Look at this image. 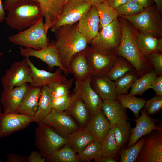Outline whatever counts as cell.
<instances>
[{
	"instance_id": "681fc988",
	"label": "cell",
	"mask_w": 162,
	"mask_h": 162,
	"mask_svg": "<svg viewBox=\"0 0 162 162\" xmlns=\"http://www.w3.org/2000/svg\"><path fill=\"white\" fill-rule=\"evenodd\" d=\"M144 8L151 5L150 0H131Z\"/></svg>"
},
{
	"instance_id": "ba28073f",
	"label": "cell",
	"mask_w": 162,
	"mask_h": 162,
	"mask_svg": "<svg viewBox=\"0 0 162 162\" xmlns=\"http://www.w3.org/2000/svg\"><path fill=\"white\" fill-rule=\"evenodd\" d=\"M28 58L12 64L2 78L3 88H12L32 82L31 71L28 62Z\"/></svg>"
},
{
	"instance_id": "680465c9",
	"label": "cell",
	"mask_w": 162,
	"mask_h": 162,
	"mask_svg": "<svg viewBox=\"0 0 162 162\" xmlns=\"http://www.w3.org/2000/svg\"><path fill=\"white\" fill-rule=\"evenodd\" d=\"M68 0H66L65 3L68 1Z\"/></svg>"
},
{
	"instance_id": "7dc6e473",
	"label": "cell",
	"mask_w": 162,
	"mask_h": 162,
	"mask_svg": "<svg viewBox=\"0 0 162 162\" xmlns=\"http://www.w3.org/2000/svg\"><path fill=\"white\" fill-rule=\"evenodd\" d=\"M25 0H5L3 5L4 9L8 11L17 3ZM32 0L37 2L36 0Z\"/></svg>"
},
{
	"instance_id": "30bf717a",
	"label": "cell",
	"mask_w": 162,
	"mask_h": 162,
	"mask_svg": "<svg viewBox=\"0 0 162 162\" xmlns=\"http://www.w3.org/2000/svg\"><path fill=\"white\" fill-rule=\"evenodd\" d=\"M145 142L136 162H162V129H155L144 136Z\"/></svg>"
},
{
	"instance_id": "b9f144b4",
	"label": "cell",
	"mask_w": 162,
	"mask_h": 162,
	"mask_svg": "<svg viewBox=\"0 0 162 162\" xmlns=\"http://www.w3.org/2000/svg\"><path fill=\"white\" fill-rule=\"evenodd\" d=\"M144 107L148 116L156 114L162 109V96H155L150 99L146 100Z\"/></svg>"
},
{
	"instance_id": "bcb514c9",
	"label": "cell",
	"mask_w": 162,
	"mask_h": 162,
	"mask_svg": "<svg viewBox=\"0 0 162 162\" xmlns=\"http://www.w3.org/2000/svg\"><path fill=\"white\" fill-rule=\"evenodd\" d=\"M29 162H44L45 158L44 157L40 152L37 151L32 152L28 157Z\"/></svg>"
},
{
	"instance_id": "5bb4252c",
	"label": "cell",
	"mask_w": 162,
	"mask_h": 162,
	"mask_svg": "<svg viewBox=\"0 0 162 162\" xmlns=\"http://www.w3.org/2000/svg\"><path fill=\"white\" fill-rule=\"evenodd\" d=\"M90 79L91 77L82 82L76 80L73 91L83 101L91 117L101 110L103 101L91 86Z\"/></svg>"
},
{
	"instance_id": "9a60e30c",
	"label": "cell",
	"mask_w": 162,
	"mask_h": 162,
	"mask_svg": "<svg viewBox=\"0 0 162 162\" xmlns=\"http://www.w3.org/2000/svg\"><path fill=\"white\" fill-rule=\"evenodd\" d=\"M141 115L135 119L131 120L136 122V125L132 129V133L128 144V148L135 144L142 136L148 134L155 129H162L161 126L157 124L158 119L151 118L144 108L140 110Z\"/></svg>"
},
{
	"instance_id": "f35d334b",
	"label": "cell",
	"mask_w": 162,
	"mask_h": 162,
	"mask_svg": "<svg viewBox=\"0 0 162 162\" xmlns=\"http://www.w3.org/2000/svg\"><path fill=\"white\" fill-rule=\"evenodd\" d=\"M135 69L131 64L125 58L118 56L108 76L115 81L119 77Z\"/></svg>"
},
{
	"instance_id": "7bdbcfd3",
	"label": "cell",
	"mask_w": 162,
	"mask_h": 162,
	"mask_svg": "<svg viewBox=\"0 0 162 162\" xmlns=\"http://www.w3.org/2000/svg\"><path fill=\"white\" fill-rule=\"evenodd\" d=\"M70 93L57 98L52 100V109L58 111H64L68 108L71 101Z\"/></svg>"
},
{
	"instance_id": "6da1fadb",
	"label": "cell",
	"mask_w": 162,
	"mask_h": 162,
	"mask_svg": "<svg viewBox=\"0 0 162 162\" xmlns=\"http://www.w3.org/2000/svg\"><path fill=\"white\" fill-rule=\"evenodd\" d=\"M78 23L63 25L54 32L53 44L63 67L67 69L73 57L87 46V40L79 31Z\"/></svg>"
},
{
	"instance_id": "83f0119b",
	"label": "cell",
	"mask_w": 162,
	"mask_h": 162,
	"mask_svg": "<svg viewBox=\"0 0 162 162\" xmlns=\"http://www.w3.org/2000/svg\"><path fill=\"white\" fill-rule=\"evenodd\" d=\"M52 101L48 86L42 87L37 110L34 116L38 123H42L44 118L52 110Z\"/></svg>"
},
{
	"instance_id": "8992f818",
	"label": "cell",
	"mask_w": 162,
	"mask_h": 162,
	"mask_svg": "<svg viewBox=\"0 0 162 162\" xmlns=\"http://www.w3.org/2000/svg\"><path fill=\"white\" fill-rule=\"evenodd\" d=\"M44 20L42 18L28 28L9 37V40L25 48L40 50L46 47L50 42Z\"/></svg>"
},
{
	"instance_id": "f546056e",
	"label": "cell",
	"mask_w": 162,
	"mask_h": 162,
	"mask_svg": "<svg viewBox=\"0 0 162 162\" xmlns=\"http://www.w3.org/2000/svg\"><path fill=\"white\" fill-rule=\"evenodd\" d=\"M113 126L115 137L120 151L128 144L131 136L132 128L129 120L119 121Z\"/></svg>"
},
{
	"instance_id": "11a10c76",
	"label": "cell",
	"mask_w": 162,
	"mask_h": 162,
	"mask_svg": "<svg viewBox=\"0 0 162 162\" xmlns=\"http://www.w3.org/2000/svg\"><path fill=\"white\" fill-rule=\"evenodd\" d=\"M156 4V7L161 13L162 10V0H154Z\"/></svg>"
},
{
	"instance_id": "f907efd6",
	"label": "cell",
	"mask_w": 162,
	"mask_h": 162,
	"mask_svg": "<svg viewBox=\"0 0 162 162\" xmlns=\"http://www.w3.org/2000/svg\"><path fill=\"white\" fill-rule=\"evenodd\" d=\"M2 0H0V23L2 22L5 19V12Z\"/></svg>"
},
{
	"instance_id": "ffe728a7",
	"label": "cell",
	"mask_w": 162,
	"mask_h": 162,
	"mask_svg": "<svg viewBox=\"0 0 162 162\" xmlns=\"http://www.w3.org/2000/svg\"><path fill=\"white\" fill-rule=\"evenodd\" d=\"M39 4L44 19L46 30L53 26L59 19L66 0H36Z\"/></svg>"
},
{
	"instance_id": "3957f363",
	"label": "cell",
	"mask_w": 162,
	"mask_h": 162,
	"mask_svg": "<svg viewBox=\"0 0 162 162\" xmlns=\"http://www.w3.org/2000/svg\"><path fill=\"white\" fill-rule=\"evenodd\" d=\"M8 11L5 19L6 24L10 28L19 32L28 28L44 18L39 4L32 0L20 2Z\"/></svg>"
},
{
	"instance_id": "9f6ffc18",
	"label": "cell",
	"mask_w": 162,
	"mask_h": 162,
	"mask_svg": "<svg viewBox=\"0 0 162 162\" xmlns=\"http://www.w3.org/2000/svg\"><path fill=\"white\" fill-rule=\"evenodd\" d=\"M3 53L2 52H0V58L3 55Z\"/></svg>"
},
{
	"instance_id": "836d02e7",
	"label": "cell",
	"mask_w": 162,
	"mask_h": 162,
	"mask_svg": "<svg viewBox=\"0 0 162 162\" xmlns=\"http://www.w3.org/2000/svg\"><path fill=\"white\" fill-rule=\"evenodd\" d=\"M157 76L154 69L147 73L134 82L131 87L129 94L141 96L145 91L150 89L152 81Z\"/></svg>"
},
{
	"instance_id": "1f68e13d",
	"label": "cell",
	"mask_w": 162,
	"mask_h": 162,
	"mask_svg": "<svg viewBox=\"0 0 162 162\" xmlns=\"http://www.w3.org/2000/svg\"><path fill=\"white\" fill-rule=\"evenodd\" d=\"M102 157L101 143L95 140L89 144L80 153L76 154L77 162H90L94 160V162Z\"/></svg>"
},
{
	"instance_id": "603a6c76",
	"label": "cell",
	"mask_w": 162,
	"mask_h": 162,
	"mask_svg": "<svg viewBox=\"0 0 162 162\" xmlns=\"http://www.w3.org/2000/svg\"><path fill=\"white\" fill-rule=\"evenodd\" d=\"M76 80L82 82L91 76L88 63L83 50L75 55L71 60L67 69Z\"/></svg>"
},
{
	"instance_id": "2e32d148",
	"label": "cell",
	"mask_w": 162,
	"mask_h": 162,
	"mask_svg": "<svg viewBox=\"0 0 162 162\" xmlns=\"http://www.w3.org/2000/svg\"><path fill=\"white\" fill-rule=\"evenodd\" d=\"M29 84H25L13 88H3L0 102L4 114L18 113V111Z\"/></svg>"
},
{
	"instance_id": "60d3db41",
	"label": "cell",
	"mask_w": 162,
	"mask_h": 162,
	"mask_svg": "<svg viewBox=\"0 0 162 162\" xmlns=\"http://www.w3.org/2000/svg\"><path fill=\"white\" fill-rule=\"evenodd\" d=\"M144 8L132 1L130 0L114 9L119 16H131L140 13Z\"/></svg>"
},
{
	"instance_id": "cb8c5ba5",
	"label": "cell",
	"mask_w": 162,
	"mask_h": 162,
	"mask_svg": "<svg viewBox=\"0 0 162 162\" xmlns=\"http://www.w3.org/2000/svg\"><path fill=\"white\" fill-rule=\"evenodd\" d=\"M65 111L73 117L80 127L84 128L90 118L88 110L80 96L72 94L70 104Z\"/></svg>"
},
{
	"instance_id": "4316f807",
	"label": "cell",
	"mask_w": 162,
	"mask_h": 162,
	"mask_svg": "<svg viewBox=\"0 0 162 162\" xmlns=\"http://www.w3.org/2000/svg\"><path fill=\"white\" fill-rule=\"evenodd\" d=\"M66 138L67 144L76 154L91 142L96 140L91 133L82 127L69 134Z\"/></svg>"
},
{
	"instance_id": "db71d44e",
	"label": "cell",
	"mask_w": 162,
	"mask_h": 162,
	"mask_svg": "<svg viewBox=\"0 0 162 162\" xmlns=\"http://www.w3.org/2000/svg\"><path fill=\"white\" fill-rule=\"evenodd\" d=\"M162 52V39L159 38L155 52L161 53Z\"/></svg>"
},
{
	"instance_id": "816d5d0a",
	"label": "cell",
	"mask_w": 162,
	"mask_h": 162,
	"mask_svg": "<svg viewBox=\"0 0 162 162\" xmlns=\"http://www.w3.org/2000/svg\"><path fill=\"white\" fill-rule=\"evenodd\" d=\"M117 161L115 158L105 157H102L98 160L96 162H116Z\"/></svg>"
},
{
	"instance_id": "c3c4849f",
	"label": "cell",
	"mask_w": 162,
	"mask_h": 162,
	"mask_svg": "<svg viewBox=\"0 0 162 162\" xmlns=\"http://www.w3.org/2000/svg\"><path fill=\"white\" fill-rule=\"evenodd\" d=\"M130 0H107L110 6L115 9L129 1Z\"/></svg>"
},
{
	"instance_id": "7402d4cb",
	"label": "cell",
	"mask_w": 162,
	"mask_h": 162,
	"mask_svg": "<svg viewBox=\"0 0 162 162\" xmlns=\"http://www.w3.org/2000/svg\"><path fill=\"white\" fill-rule=\"evenodd\" d=\"M90 85L103 101L116 98L118 95L115 82L108 76H91Z\"/></svg>"
},
{
	"instance_id": "484cf974",
	"label": "cell",
	"mask_w": 162,
	"mask_h": 162,
	"mask_svg": "<svg viewBox=\"0 0 162 162\" xmlns=\"http://www.w3.org/2000/svg\"><path fill=\"white\" fill-rule=\"evenodd\" d=\"M41 88L29 86L24 95L18 113L34 116L37 110Z\"/></svg>"
},
{
	"instance_id": "7c38bea8",
	"label": "cell",
	"mask_w": 162,
	"mask_h": 162,
	"mask_svg": "<svg viewBox=\"0 0 162 162\" xmlns=\"http://www.w3.org/2000/svg\"><path fill=\"white\" fill-rule=\"evenodd\" d=\"M42 123L66 138L69 134L80 127L65 111H58L53 109L44 118Z\"/></svg>"
},
{
	"instance_id": "9c48e42d",
	"label": "cell",
	"mask_w": 162,
	"mask_h": 162,
	"mask_svg": "<svg viewBox=\"0 0 162 162\" xmlns=\"http://www.w3.org/2000/svg\"><path fill=\"white\" fill-rule=\"evenodd\" d=\"M92 76H108L118 57L114 54H106L97 52L87 46L83 50Z\"/></svg>"
},
{
	"instance_id": "d4e9b609",
	"label": "cell",
	"mask_w": 162,
	"mask_h": 162,
	"mask_svg": "<svg viewBox=\"0 0 162 162\" xmlns=\"http://www.w3.org/2000/svg\"><path fill=\"white\" fill-rule=\"evenodd\" d=\"M101 110L112 125L119 121L130 120L126 113V109L116 98L103 101Z\"/></svg>"
},
{
	"instance_id": "ee69618b",
	"label": "cell",
	"mask_w": 162,
	"mask_h": 162,
	"mask_svg": "<svg viewBox=\"0 0 162 162\" xmlns=\"http://www.w3.org/2000/svg\"><path fill=\"white\" fill-rule=\"evenodd\" d=\"M147 59L153 66L157 76L162 75V54L154 52L148 56Z\"/></svg>"
},
{
	"instance_id": "5b68a950",
	"label": "cell",
	"mask_w": 162,
	"mask_h": 162,
	"mask_svg": "<svg viewBox=\"0 0 162 162\" xmlns=\"http://www.w3.org/2000/svg\"><path fill=\"white\" fill-rule=\"evenodd\" d=\"M122 37L121 26L117 18L99 31L90 43L91 47L101 53L115 55Z\"/></svg>"
},
{
	"instance_id": "8fae6325",
	"label": "cell",
	"mask_w": 162,
	"mask_h": 162,
	"mask_svg": "<svg viewBox=\"0 0 162 162\" xmlns=\"http://www.w3.org/2000/svg\"><path fill=\"white\" fill-rule=\"evenodd\" d=\"M91 6L85 0H68L65 4L59 19L50 28L51 31L54 32L61 26L76 23Z\"/></svg>"
},
{
	"instance_id": "4dcf8cb0",
	"label": "cell",
	"mask_w": 162,
	"mask_h": 162,
	"mask_svg": "<svg viewBox=\"0 0 162 162\" xmlns=\"http://www.w3.org/2000/svg\"><path fill=\"white\" fill-rule=\"evenodd\" d=\"M136 42L141 55L147 59L152 53L155 52L159 38L140 33L136 34Z\"/></svg>"
},
{
	"instance_id": "4fadbf2b",
	"label": "cell",
	"mask_w": 162,
	"mask_h": 162,
	"mask_svg": "<svg viewBox=\"0 0 162 162\" xmlns=\"http://www.w3.org/2000/svg\"><path fill=\"white\" fill-rule=\"evenodd\" d=\"M20 52V55L25 58L33 57L40 59L46 63L50 69L58 67L65 74H68L62 65L58 52L52 42L46 47L40 50L21 46Z\"/></svg>"
},
{
	"instance_id": "74e56055",
	"label": "cell",
	"mask_w": 162,
	"mask_h": 162,
	"mask_svg": "<svg viewBox=\"0 0 162 162\" xmlns=\"http://www.w3.org/2000/svg\"><path fill=\"white\" fill-rule=\"evenodd\" d=\"M75 78L52 82L48 86L52 100L70 93Z\"/></svg>"
},
{
	"instance_id": "ac0fdd59",
	"label": "cell",
	"mask_w": 162,
	"mask_h": 162,
	"mask_svg": "<svg viewBox=\"0 0 162 162\" xmlns=\"http://www.w3.org/2000/svg\"><path fill=\"white\" fill-rule=\"evenodd\" d=\"M33 121H36L34 116L18 113L1 114L0 136L20 129Z\"/></svg>"
},
{
	"instance_id": "ab89813d",
	"label": "cell",
	"mask_w": 162,
	"mask_h": 162,
	"mask_svg": "<svg viewBox=\"0 0 162 162\" xmlns=\"http://www.w3.org/2000/svg\"><path fill=\"white\" fill-rule=\"evenodd\" d=\"M135 144L127 149L120 151V162H135L139 154L145 141L144 136L142 137Z\"/></svg>"
},
{
	"instance_id": "277c9868",
	"label": "cell",
	"mask_w": 162,
	"mask_h": 162,
	"mask_svg": "<svg viewBox=\"0 0 162 162\" xmlns=\"http://www.w3.org/2000/svg\"><path fill=\"white\" fill-rule=\"evenodd\" d=\"M160 13L156 6L151 5L136 15L120 16L130 22L140 33L160 38L162 36V22Z\"/></svg>"
},
{
	"instance_id": "e0dca14e",
	"label": "cell",
	"mask_w": 162,
	"mask_h": 162,
	"mask_svg": "<svg viewBox=\"0 0 162 162\" xmlns=\"http://www.w3.org/2000/svg\"><path fill=\"white\" fill-rule=\"evenodd\" d=\"M100 20L96 7L91 6L78 23L80 32L88 44L97 35L99 32Z\"/></svg>"
},
{
	"instance_id": "d6a6232c",
	"label": "cell",
	"mask_w": 162,
	"mask_h": 162,
	"mask_svg": "<svg viewBox=\"0 0 162 162\" xmlns=\"http://www.w3.org/2000/svg\"><path fill=\"white\" fill-rule=\"evenodd\" d=\"M76 154L67 144L46 157V161L50 162H77Z\"/></svg>"
},
{
	"instance_id": "6f0895ef",
	"label": "cell",
	"mask_w": 162,
	"mask_h": 162,
	"mask_svg": "<svg viewBox=\"0 0 162 162\" xmlns=\"http://www.w3.org/2000/svg\"><path fill=\"white\" fill-rule=\"evenodd\" d=\"M1 107H0V116H1Z\"/></svg>"
},
{
	"instance_id": "f1b7e54d",
	"label": "cell",
	"mask_w": 162,
	"mask_h": 162,
	"mask_svg": "<svg viewBox=\"0 0 162 162\" xmlns=\"http://www.w3.org/2000/svg\"><path fill=\"white\" fill-rule=\"evenodd\" d=\"M116 98L124 108L130 109L136 118L139 117V112L144 107L146 99L127 93L118 94Z\"/></svg>"
},
{
	"instance_id": "e575fe53",
	"label": "cell",
	"mask_w": 162,
	"mask_h": 162,
	"mask_svg": "<svg viewBox=\"0 0 162 162\" xmlns=\"http://www.w3.org/2000/svg\"><path fill=\"white\" fill-rule=\"evenodd\" d=\"M95 7L100 20L99 30L117 18V14L107 1Z\"/></svg>"
},
{
	"instance_id": "7a4b0ae2",
	"label": "cell",
	"mask_w": 162,
	"mask_h": 162,
	"mask_svg": "<svg viewBox=\"0 0 162 162\" xmlns=\"http://www.w3.org/2000/svg\"><path fill=\"white\" fill-rule=\"evenodd\" d=\"M121 17L120 23L122 37L115 55L128 60L137 70L139 76H142L150 70L152 66L139 52L136 42V34L133 28L127 20Z\"/></svg>"
},
{
	"instance_id": "8d00e7d4",
	"label": "cell",
	"mask_w": 162,
	"mask_h": 162,
	"mask_svg": "<svg viewBox=\"0 0 162 162\" xmlns=\"http://www.w3.org/2000/svg\"><path fill=\"white\" fill-rule=\"evenodd\" d=\"M139 78L135 69L117 79L114 82L117 94L128 93L133 83Z\"/></svg>"
},
{
	"instance_id": "f6af8a7d",
	"label": "cell",
	"mask_w": 162,
	"mask_h": 162,
	"mask_svg": "<svg viewBox=\"0 0 162 162\" xmlns=\"http://www.w3.org/2000/svg\"><path fill=\"white\" fill-rule=\"evenodd\" d=\"M150 88L155 92V96H162V75L156 76L152 81Z\"/></svg>"
},
{
	"instance_id": "52a82bcc",
	"label": "cell",
	"mask_w": 162,
	"mask_h": 162,
	"mask_svg": "<svg viewBox=\"0 0 162 162\" xmlns=\"http://www.w3.org/2000/svg\"><path fill=\"white\" fill-rule=\"evenodd\" d=\"M35 132V143L45 158L67 144V138L60 135L43 123H38Z\"/></svg>"
},
{
	"instance_id": "44dd1931",
	"label": "cell",
	"mask_w": 162,
	"mask_h": 162,
	"mask_svg": "<svg viewBox=\"0 0 162 162\" xmlns=\"http://www.w3.org/2000/svg\"><path fill=\"white\" fill-rule=\"evenodd\" d=\"M102 110L90 117L84 128L101 143L106 134L113 126Z\"/></svg>"
},
{
	"instance_id": "d590c367",
	"label": "cell",
	"mask_w": 162,
	"mask_h": 162,
	"mask_svg": "<svg viewBox=\"0 0 162 162\" xmlns=\"http://www.w3.org/2000/svg\"><path fill=\"white\" fill-rule=\"evenodd\" d=\"M101 145L102 157H116L119 150L115 136L113 125L105 136Z\"/></svg>"
},
{
	"instance_id": "d6986e66",
	"label": "cell",
	"mask_w": 162,
	"mask_h": 162,
	"mask_svg": "<svg viewBox=\"0 0 162 162\" xmlns=\"http://www.w3.org/2000/svg\"><path fill=\"white\" fill-rule=\"evenodd\" d=\"M28 62L31 71L32 82L30 86L42 88L50 84L56 82L67 80L62 74V70L59 68L54 73L40 69L37 68L30 60L29 57Z\"/></svg>"
},
{
	"instance_id": "f5cc1de1",
	"label": "cell",
	"mask_w": 162,
	"mask_h": 162,
	"mask_svg": "<svg viewBox=\"0 0 162 162\" xmlns=\"http://www.w3.org/2000/svg\"><path fill=\"white\" fill-rule=\"evenodd\" d=\"M89 3L92 6L96 7L99 4L107 1V0H85Z\"/></svg>"
}]
</instances>
